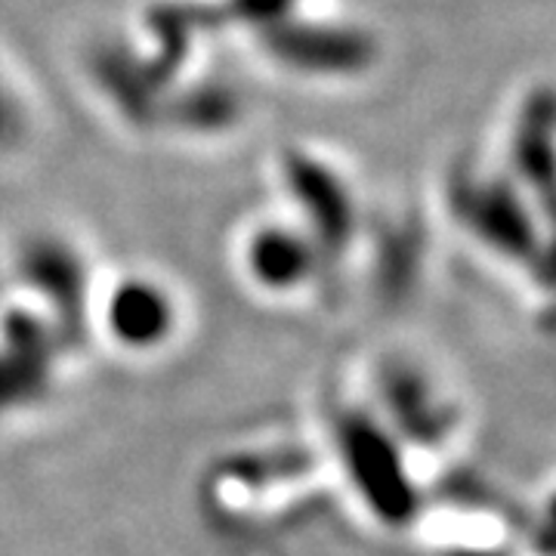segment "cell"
<instances>
[{"label": "cell", "mask_w": 556, "mask_h": 556, "mask_svg": "<svg viewBox=\"0 0 556 556\" xmlns=\"http://www.w3.org/2000/svg\"><path fill=\"white\" fill-rule=\"evenodd\" d=\"M452 211L467 236L526 276H547V244L538 239L535 207L510 174L464 170L452 186Z\"/></svg>", "instance_id": "cell-1"}, {"label": "cell", "mask_w": 556, "mask_h": 556, "mask_svg": "<svg viewBox=\"0 0 556 556\" xmlns=\"http://www.w3.org/2000/svg\"><path fill=\"white\" fill-rule=\"evenodd\" d=\"M87 325L121 353H161L182 328V303L177 291L152 273H121L90 294Z\"/></svg>", "instance_id": "cell-2"}, {"label": "cell", "mask_w": 556, "mask_h": 556, "mask_svg": "<svg viewBox=\"0 0 556 556\" xmlns=\"http://www.w3.org/2000/svg\"><path fill=\"white\" fill-rule=\"evenodd\" d=\"M325 263V248L288 214L254 219L239 241L241 276L263 298H300L316 285Z\"/></svg>", "instance_id": "cell-3"}, {"label": "cell", "mask_w": 556, "mask_h": 556, "mask_svg": "<svg viewBox=\"0 0 556 556\" xmlns=\"http://www.w3.org/2000/svg\"><path fill=\"white\" fill-rule=\"evenodd\" d=\"M269 60L300 78H356L375 60V43L346 22H294L285 10L260 22Z\"/></svg>", "instance_id": "cell-4"}, {"label": "cell", "mask_w": 556, "mask_h": 556, "mask_svg": "<svg viewBox=\"0 0 556 556\" xmlns=\"http://www.w3.org/2000/svg\"><path fill=\"white\" fill-rule=\"evenodd\" d=\"M281 186L291 192L294 217L331 254V244L340 248L353 236L356 226V204L353 192L346 189V179L340 177L331 164L316 159L313 152L288 155L281 161Z\"/></svg>", "instance_id": "cell-5"}]
</instances>
